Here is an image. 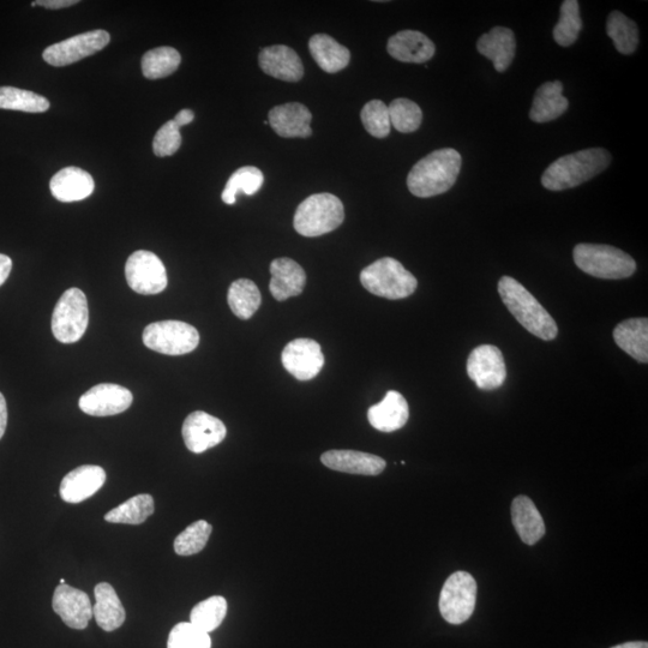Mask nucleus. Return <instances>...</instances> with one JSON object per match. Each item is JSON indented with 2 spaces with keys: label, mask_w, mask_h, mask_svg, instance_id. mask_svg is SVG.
Wrapping results in <instances>:
<instances>
[{
  "label": "nucleus",
  "mask_w": 648,
  "mask_h": 648,
  "mask_svg": "<svg viewBox=\"0 0 648 648\" xmlns=\"http://www.w3.org/2000/svg\"><path fill=\"white\" fill-rule=\"evenodd\" d=\"M182 57L176 48L162 46L148 51L142 58L143 76L148 80H159L176 72Z\"/></svg>",
  "instance_id": "nucleus-33"
},
{
  "label": "nucleus",
  "mask_w": 648,
  "mask_h": 648,
  "mask_svg": "<svg viewBox=\"0 0 648 648\" xmlns=\"http://www.w3.org/2000/svg\"><path fill=\"white\" fill-rule=\"evenodd\" d=\"M12 269V260L9 256L0 254V286L8 280Z\"/></svg>",
  "instance_id": "nucleus-45"
},
{
  "label": "nucleus",
  "mask_w": 648,
  "mask_h": 648,
  "mask_svg": "<svg viewBox=\"0 0 648 648\" xmlns=\"http://www.w3.org/2000/svg\"><path fill=\"white\" fill-rule=\"evenodd\" d=\"M410 418V407L404 395L389 390L380 404L371 406L368 419L372 428L382 432H393L404 428Z\"/></svg>",
  "instance_id": "nucleus-24"
},
{
  "label": "nucleus",
  "mask_w": 648,
  "mask_h": 648,
  "mask_svg": "<svg viewBox=\"0 0 648 648\" xmlns=\"http://www.w3.org/2000/svg\"><path fill=\"white\" fill-rule=\"evenodd\" d=\"M560 81L546 82L534 95L530 118L536 123H548L561 117L568 110L569 102L564 98Z\"/></svg>",
  "instance_id": "nucleus-29"
},
{
  "label": "nucleus",
  "mask_w": 648,
  "mask_h": 648,
  "mask_svg": "<svg viewBox=\"0 0 648 648\" xmlns=\"http://www.w3.org/2000/svg\"><path fill=\"white\" fill-rule=\"evenodd\" d=\"M574 262L582 272L599 279L620 280L632 276L636 263L627 252L603 244H578Z\"/></svg>",
  "instance_id": "nucleus-4"
},
{
  "label": "nucleus",
  "mask_w": 648,
  "mask_h": 648,
  "mask_svg": "<svg viewBox=\"0 0 648 648\" xmlns=\"http://www.w3.org/2000/svg\"><path fill=\"white\" fill-rule=\"evenodd\" d=\"M321 461L330 470L362 476H378L386 468V461L380 456L356 450H329L321 456Z\"/></svg>",
  "instance_id": "nucleus-21"
},
{
  "label": "nucleus",
  "mask_w": 648,
  "mask_h": 648,
  "mask_svg": "<svg viewBox=\"0 0 648 648\" xmlns=\"http://www.w3.org/2000/svg\"><path fill=\"white\" fill-rule=\"evenodd\" d=\"M78 4L77 0H39V2H34L32 5L44 6L46 9L58 10L63 8H70L72 5Z\"/></svg>",
  "instance_id": "nucleus-44"
},
{
  "label": "nucleus",
  "mask_w": 648,
  "mask_h": 648,
  "mask_svg": "<svg viewBox=\"0 0 648 648\" xmlns=\"http://www.w3.org/2000/svg\"><path fill=\"white\" fill-rule=\"evenodd\" d=\"M213 527L207 521L198 520L186 527L174 540V551L179 556H192L201 552L208 543Z\"/></svg>",
  "instance_id": "nucleus-39"
},
{
  "label": "nucleus",
  "mask_w": 648,
  "mask_h": 648,
  "mask_svg": "<svg viewBox=\"0 0 648 648\" xmlns=\"http://www.w3.org/2000/svg\"><path fill=\"white\" fill-rule=\"evenodd\" d=\"M467 375L479 389L502 387L507 378V368L500 348L492 345L474 348L467 360Z\"/></svg>",
  "instance_id": "nucleus-12"
},
{
  "label": "nucleus",
  "mask_w": 648,
  "mask_h": 648,
  "mask_svg": "<svg viewBox=\"0 0 648 648\" xmlns=\"http://www.w3.org/2000/svg\"><path fill=\"white\" fill-rule=\"evenodd\" d=\"M51 194L64 203L86 200L93 194L95 183L87 171L78 167H65L51 179Z\"/></svg>",
  "instance_id": "nucleus-23"
},
{
  "label": "nucleus",
  "mask_w": 648,
  "mask_h": 648,
  "mask_svg": "<svg viewBox=\"0 0 648 648\" xmlns=\"http://www.w3.org/2000/svg\"><path fill=\"white\" fill-rule=\"evenodd\" d=\"M582 29L579 3L566 0L561 5L560 20L554 28V39L558 45L569 47L579 38Z\"/></svg>",
  "instance_id": "nucleus-38"
},
{
  "label": "nucleus",
  "mask_w": 648,
  "mask_h": 648,
  "mask_svg": "<svg viewBox=\"0 0 648 648\" xmlns=\"http://www.w3.org/2000/svg\"><path fill=\"white\" fill-rule=\"evenodd\" d=\"M94 594L93 615L98 626L105 632H113L122 627L126 612L116 590L107 582H101L95 586Z\"/></svg>",
  "instance_id": "nucleus-26"
},
{
  "label": "nucleus",
  "mask_w": 648,
  "mask_h": 648,
  "mask_svg": "<svg viewBox=\"0 0 648 648\" xmlns=\"http://www.w3.org/2000/svg\"><path fill=\"white\" fill-rule=\"evenodd\" d=\"M132 400L134 396L128 388L114 383H101L87 390L78 405L89 416L108 417L128 410Z\"/></svg>",
  "instance_id": "nucleus-13"
},
{
  "label": "nucleus",
  "mask_w": 648,
  "mask_h": 648,
  "mask_svg": "<svg viewBox=\"0 0 648 648\" xmlns=\"http://www.w3.org/2000/svg\"><path fill=\"white\" fill-rule=\"evenodd\" d=\"M477 50L494 63L497 72L506 71L515 57L516 40L513 30L506 27L492 28L489 33L480 36Z\"/></svg>",
  "instance_id": "nucleus-25"
},
{
  "label": "nucleus",
  "mask_w": 648,
  "mask_h": 648,
  "mask_svg": "<svg viewBox=\"0 0 648 648\" xmlns=\"http://www.w3.org/2000/svg\"><path fill=\"white\" fill-rule=\"evenodd\" d=\"M611 648H648L646 641L626 642V644L617 645Z\"/></svg>",
  "instance_id": "nucleus-48"
},
{
  "label": "nucleus",
  "mask_w": 648,
  "mask_h": 648,
  "mask_svg": "<svg viewBox=\"0 0 648 648\" xmlns=\"http://www.w3.org/2000/svg\"><path fill=\"white\" fill-rule=\"evenodd\" d=\"M478 586L471 574L456 572L449 576L440 596L441 615L448 623L461 624L476 608Z\"/></svg>",
  "instance_id": "nucleus-9"
},
{
  "label": "nucleus",
  "mask_w": 648,
  "mask_h": 648,
  "mask_svg": "<svg viewBox=\"0 0 648 648\" xmlns=\"http://www.w3.org/2000/svg\"><path fill=\"white\" fill-rule=\"evenodd\" d=\"M227 300L234 315L240 320H249L260 309L262 298L254 281L239 279L230 286Z\"/></svg>",
  "instance_id": "nucleus-31"
},
{
  "label": "nucleus",
  "mask_w": 648,
  "mask_h": 648,
  "mask_svg": "<svg viewBox=\"0 0 648 648\" xmlns=\"http://www.w3.org/2000/svg\"><path fill=\"white\" fill-rule=\"evenodd\" d=\"M143 344L149 350L167 356H182L200 344V333L191 324L180 321H161L144 329Z\"/></svg>",
  "instance_id": "nucleus-8"
},
{
  "label": "nucleus",
  "mask_w": 648,
  "mask_h": 648,
  "mask_svg": "<svg viewBox=\"0 0 648 648\" xmlns=\"http://www.w3.org/2000/svg\"><path fill=\"white\" fill-rule=\"evenodd\" d=\"M153 497L147 494L129 498L105 515L111 524L141 525L154 513Z\"/></svg>",
  "instance_id": "nucleus-32"
},
{
  "label": "nucleus",
  "mask_w": 648,
  "mask_h": 648,
  "mask_svg": "<svg viewBox=\"0 0 648 648\" xmlns=\"http://www.w3.org/2000/svg\"><path fill=\"white\" fill-rule=\"evenodd\" d=\"M195 114L191 110H182L180 111L176 117H174V122L179 126V128H182L184 125H188L192 123V120H194Z\"/></svg>",
  "instance_id": "nucleus-47"
},
{
  "label": "nucleus",
  "mask_w": 648,
  "mask_h": 648,
  "mask_svg": "<svg viewBox=\"0 0 648 648\" xmlns=\"http://www.w3.org/2000/svg\"><path fill=\"white\" fill-rule=\"evenodd\" d=\"M6 425H8V407L4 395L0 393V440L5 434Z\"/></svg>",
  "instance_id": "nucleus-46"
},
{
  "label": "nucleus",
  "mask_w": 648,
  "mask_h": 648,
  "mask_svg": "<svg viewBox=\"0 0 648 648\" xmlns=\"http://www.w3.org/2000/svg\"><path fill=\"white\" fill-rule=\"evenodd\" d=\"M390 124L402 134L417 131L423 120L420 107L408 99H395L388 106Z\"/></svg>",
  "instance_id": "nucleus-40"
},
{
  "label": "nucleus",
  "mask_w": 648,
  "mask_h": 648,
  "mask_svg": "<svg viewBox=\"0 0 648 648\" xmlns=\"http://www.w3.org/2000/svg\"><path fill=\"white\" fill-rule=\"evenodd\" d=\"M227 614V602L224 597L214 596L198 603L191 611L190 623L203 632L210 633L221 626Z\"/></svg>",
  "instance_id": "nucleus-37"
},
{
  "label": "nucleus",
  "mask_w": 648,
  "mask_h": 648,
  "mask_svg": "<svg viewBox=\"0 0 648 648\" xmlns=\"http://www.w3.org/2000/svg\"><path fill=\"white\" fill-rule=\"evenodd\" d=\"M616 345L639 363L648 362V320L630 318L614 329Z\"/></svg>",
  "instance_id": "nucleus-27"
},
{
  "label": "nucleus",
  "mask_w": 648,
  "mask_h": 648,
  "mask_svg": "<svg viewBox=\"0 0 648 648\" xmlns=\"http://www.w3.org/2000/svg\"><path fill=\"white\" fill-rule=\"evenodd\" d=\"M89 309L86 294L70 288L59 298L52 315V333L63 344H75L88 328Z\"/></svg>",
  "instance_id": "nucleus-7"
},
{
  "label": "nucleus",
  "mask_w": 648,
  "mask_h": 648,
  "mask_svg": "<svg viewBox=\"0 0 648 648\" xmlns=\"http://www.w3.org/2000/svg\"><path fill=\"white\" fill-rule=\"evenodd\" d=\"M212 640L208 633L192 623H178L168 636L167 648H210Z\"/></svg>",
  "instance_id": "nucleus-42"
},
{
  "label": "nucleus",
  "mask_w": 648,
  "mask_h": 648,
  "mask_svg": "<svg viewBox=\"0 0 648 648\" xmlns=\"http://www.w3.org/2000/svg\"><path fill=\"white\" fill-rule=\"evenodd\" d=\"M366 131L376 138H384L390 132V118L388 106L381 100H371L363 107L360 113Z\"/></svg>",
  "instance_id": "nucleus-41"
},
{
  "label": "nucleus",
  "mask_w": 648,
  "mask_h": 648,
  "mask_svg": "<svg viewBox=\"0 0 648 648\" xmlns=\"http://www.w3.org/2000/svg\"><path fill=\"white\" fill-rule=\"evenodd\" d=\"M270 274L272 279H270L269 290L278 302L297 297L304 291L306 274L304 269L291 258H276L270 264Z\"/></svg>",
  "instance_id": "nucleus-22"
},
{
  "label": "nucleus",
  "mask_w": 648,
  "mask_h": 648,
  "mask_svg": "<svg viewBox=\"0 0 648 648\" xmlns=\"http://www.w3.org/2000/svg\"><path fill=\"white\" fill-rule=\"evenodd\" d=\"M390 56L402 63L422 64L435 56V45L428 36L416 30H402L388 40Z\"/></svg>",
  "instance_id": "nucleus-20"
},
{
  "label": "nucleus",
  "mask_w": 648,
  "mask_h": 648,
  "mask_svg": "<svg viewBox=\"0 0 648 648\" xmlns=\"http://www.w3.org/2000/svg\"><path fill=\"white\" fill-rule=\"evenodd\" d=\"M0 108L27 113H44L50 108V101L29 90L0 87Z\"/></svg>",
  "instance_id": "nucleus-35"
},
{
  "label": "nucleus",
  "mask_w": 648,
  "mask_h": 648,
  "mask_svg": "<svg viewBox=\"0 0 648 648\" xmlns=\"http://www.w3.org/2000/svg\"><path fill=\"white\" fill-rule=\"evenodd\" d=\"M309 50L318 66L328 74H336V72L344 70L351 60L348 48L327 34L312 36L309 41Z\"/></svg>",
  "instance_id": "nucleus-30"
},
{
  "label": "nucleus",
  "mask_w": 648,
  "mask_h": 648,
  "mask_svg": "<svg viewBox=\"0 0 648 648\" xmlns=\"http://www.w3.org/2000/svg\"><path fill=\"white\" fill-rule=\"evenodd\" d=\"M512 520L522 542L534 545L544 537L545 524L542 515L531 498L518 496L512 503Z\"/></svg>",
  "instance_id": "nucleus-28"
},
{
  "label": "nucleus",
  "mask_w": 648,
  "mask_h": 648,
  "mask_svg": "<svg viewBox=\"0 0 648 648\" xmlns=\"http://www.w3.org/2000/svg\"><path fill=\"white\" fill-rule=\"evenodd\" d=\"M258 63L264 74L286 82H298L304 76L302 59L296 51L285 45L262 48Z\"/></svg>",
  "instance_id": "nucleus-17"
},
{
  "label": "nucleus",
  "mask_w": 648,
  "mask_h": 648,
  "mask_svg": "<svg viewBox=\"0 0 648 648\" xmlns=\"http://www.w3.org/2000/svg\"><path fill=\"white\" fill-rule=\"evenodd\" d=\"M111 36L106 30H92L72 38L48 46L42 58L52 66H66L77 63L78 60L93 56L110 44Z\"/></svg>",
  "instance_id": "nucleus-11"
},
{
  "label": "nucleus",
  "mask_w": 648,
  "mask_h": 648,
  "mask_svg": "<svg viewBox=\"0 0 648 648\" xmlns=\"http://www.w3.org/2000/svg\"><path fill=\"white\" fill-rule=\"evenodd\" d=\"M282 365L299 381H310L320 374L324 366L322 348L311 339H297L286 345L282 351Z\"/></svg>",
  "instance_id": "nucleus-14"
},
{
  "label": "nucleus",
  "mask_w": 648,
  "mask_h": 648,
  "mask_svg": "<svg viewBox=\"0 0 648 648\" xmlns=\"http://www.w3.org/2000/svg\"><path fill=\"white\" fill-rule=\"evenodd\" d=\"M264 182L263 173L257 167L245 166L239 168L232 174L222 191V201L226 204H234L237 201L239 192L245 195H255L260 191Z\"/></svg>",
  "instance_id": "nucleus-36"
},
{
  "label": "nucleus",
  "mask_w": 648,
  "mask_h": 648,
  "mask_svg": "<svg viewBox=\"0 0 648 648\" xmlns=\"http://www.w3.org/2000/svg\"><path fill=\"white\" fill-rule=\"evenodd\" d=\"M182 435L190 452L201 454L225 440L227 429L219 418L196 411L184 420Z\"/></svg>",
  "instance_id": "nucleus-15"
},
{
  "label": "nucleus",
  "mask_w": 648,
  "mask_h": 648,
  "mask_svg": "<svg viewBox=\"0 0 648 648\" xmlns=\"http://www.w3.org/2000/svg\"><path fill=\"white\" fill-rule=\"evenodd\" d=\"M610 162L611 155L608 150H580L552 162L543 174L542 184L545 189L551 191L572 189L604 172Z\"/></svg>",
  "instance_id": "nucleus-2"
},
{
  "label": "nucleus",
  "mask_w": 648,
  "mask_h": 648,
  "mask_svg": "<svg viewBox=\"0 0 648 648\" xmlns=\"http://www.w3.org/2000/svg\"><path fill=\"white\" fill-rule=\"evenodd\" d=\"M311 120L312 114L309 108L299 102L276 106L270 110L268 116V124L276 134L285 138L311 136Z\"/></svg>",
  "instance_id": "nucleus-19"
},
{
  "label": "nucleus",
  "mask_w": 648,
  "mask_h": 648,
  "mask_svg": "<svg viewBox=\"0 0 648 648\" xmlns=\"http://www.w3.org/2000/svg\"><path fill=\"white\" fill-rule=\"evenodd\" d=\"M360 282L377 297L398 300L416 292L418 281L399 261L383 257L360 273Z\"/></svg>",
  "instance_id": "nucleus-6"
},
{
  "label": "nucleus",
  "mask_w": 648,
  "mask_h": 648,
  "mask_svg": "<svg viewBox=\"0 0 648 648\" xmlns=\"http://www.w3.org/2000/svg\"><path fill=\"white\" fill-rule=\"evenodd\" d=\"M106 482L104 468L83 465L72 470L60 484V496L68 503H80L92 497Z\"/></svg>",
  "instance_id": "nucleus-18"
},
{
  "label": "nucleus",
  "mask_w": 648,
  "mask_h": 648,
  "mask_svg": "<svg viewBox=\"0 0 648 648\" xmlns=\"http://www.w3.org/2000/svg\"><path fill=\"white\" fill-rule=\"evenodd\" d=\"M180 146H182L180 128L174 120H168L156 132L153 141L154 154L159 158H166V156L176 154Z\"/></svg>",
  "instance_id": "nucleus-43"
},
{
  "label": "nucleus",
  "mask_w": 648,
  "mask_h": 648,
  "mask_svg": "<svg viewBox=\"0 0 648 648\" xmlns=\"http://www.w3.org/2000/svg\"><path fill=\"white\" fill-rule=\"evenodd\" d=\"M462 159L458 150L443 148L435 150L419 160L407 177L411 194L429 198L444 194L453 188L461 171Z\"/></svg>",
  "instance_id": "nucleus-1"
},
{
  "label": "nucleus",
  "mask_w": 648,
  "mask_h": 648,
  "mask_svg": "<svg viewBox=\"0 0 648 648\" xmlns=\"http://www.w3.org/2000/svg\"><path fill=\"white\" fill-rule=\"evenodd\" d=\"M498 293L510 314L528 333L544 341L556 339L558 327L554 318L519 281L503 276L498 282Z\"/></svg>",
  "instance_id": "nucleus-3"
},
{
  "label": "nucleus",
  "mask_w": 648,
  "mask_h": 648,
  "mask_svg": "<svg viewBox=\"0 0 648 648\" xmlns=\"http://www.w3.org/2000/svg\"><path fill=\"white\" fill-rule=\"evenodd\" d=\"M52 608L72 629H86L94 616L88 594L66 584L59 585L54 591Z\"/></svg>",
  "instance_id": "nucleus-16"
},
{
  "label": "nucleus",
  "mask_w": 648,
  "mask_h": 648,
  "mask_svg": "<svg viewBox=\"0 0 648 648\" xmlns=\"http://www.w3.org/2000/svg\"><path fill=\"white\" fill-rule=\"evenodd\" d=\"M125 276L132 290L144 296L159 294L167 287L164 263L150 251L134 252L126 261Z\"/></svg>",
  "instance_id": "nucleus-10"
},
{
  "label": "nucleus",
  "mask_w": 648,
  "mask_h": 648,
  "mask_svg": "<svg viewBox=\"0 0 648 648\" xmlns=\"http://www.w3.org/2000/svg\"><path fill=\"white\" fill-rule=\"evenodd\" d=\"M344 220V204L338 197L324 192L311 195L299 204L293 225L300 236L311 238L335 231Z\"/></svg>",
  "instance_id": "nucleus-5"
},
{
  "label": "nucleus",
  "mask_w": 648,
  "mask_h": 648,
  "mask_svg": "<svg viewBox=\"0 0 648 648\" xmlns=\"http://www.w3.org/2000/svg\"><path fill=\"white\" fill-rule=\"evenodd\" d=\"M59 582H60V585H64V584H66V581H65V579H60V581H59Z\"/></svg>",
  "instance_id": "nucleus-49"
},
{
  "label": "nucleus",
  "mask_w": 648,
  "mask_h": 648,
  "mask_svg": "<svg viewBox=\"0 0 648 648\" xmlns=\"http://www.w3.org/2000/svg\"><path fill=\"white\" fill-rule=\"evenodd\" d=\"M606 33L614 41L617 51L622 54H632L638 48V26L620 11L611 12L606 22Z\"/></svg>",
  "instance_id": "nucleus-34"
}]
</instances>
